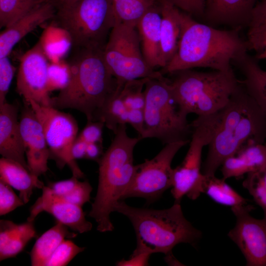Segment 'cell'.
I'll return each instance as SVG.
<instances>
[{"label": "cell", "instance_id": "1", "mask_svg": "<svg viewBox=\"0 0 266 266\" xmlns=\"http://www.w3.org/2000/svg\"><path fill=\"white\" fill-rule=\"evenodd\" d=\"M240 29L221 30L199 22L182 12L181 33L177 50L161 73H172L195 67L217 70L232 68L233 60L248 51Z\"/></svg>", "mask_w": 266, "mask_h": 266}, {"label": "cell", "instance_id": "2", "mask_svg": "<svg viewBox=\"0 0 266 266\" xmlns=\"http://www.w3.org/2000/svg\"><path fill=\"white\" fill-rule=\"evenodd\" d=\"M69 63L71 76L68 85L51 98L57 109L70 108L94 121L100 110L113 96L119 84L107 67L103 49L74 48Z\"/></svg>", "mask_w": 266, "mask_h": 266}, {"label": "cell", "instance_id": "3", "mask_svg": "<svg viewBox=\"0 0 266 266\" xmlns=\"http://www.w3.org/2000/svg\"><path fill=\"white\" fill-rule=\"evenodd\" d=\"M220 112L218 126L202 165L206 176L215 175L223 163L244 145L266 141V118L241 83Z\"/></svg>", "mask_w": 266, "mask_h": 266}, {"label": "cell", "instance_id": "4", "mask_svg": "<svg viewBox=\"0 0 266 266\" xmlns=\"http://www.w3.org/2000/svg\"><path fill=\"white\" fill-rule=\"evenodd\" d=\"M109 147L98 161L99 183L96 196L89 212L97 223L98 231L114 230L110 219L118 203L132 184L136 170L133 153L141 138L131 137L127 133L126 124L120 125Z\"/></svg>", "mask_w": 266, "mask_h": 266}, {"label": "cell", "instance_id": "5", "mask_svg": "<svg viewBox=\"0 0 266 266\" xmlns=\"http://www.w3.org/2000/svg\"><path fill=\"white\" fill-rule=\"evenodd\" d=\"M115 211L127 217L134 228L137 245L133 254L167 255L176 245H194L201 236V232L184 217L180 202H174L167 209L156 210L132 207L121 200Z\"/></svg>", "mask_w": 266, "mask_h": 266}, {"label": "cell", "instance_id": "6", "mask_svg": "<svg viewBox=\"0 0 266 266\" xmlns=\"http://www.w3.org/2000/svg\"><path fill=\"white\" fill-rule=\"evenodd\" d=\"M174 74L169 84L174 100L184 115L198 116L222 110L240 84L232 68L227 70H182Z\"/></svg>", "mask_w": 266, "mask_h": 266}, {"label": "cell", "instance_id": "7", "mask_svg": "<svg viewBox=\"0 0 266 266\" xmlns=\"http://www.w3.org/2000/svg\"><path fill=\"white\" fill-rule=\"evenodd\" d=\"M74 48L103 49L116 20L111 0H71L56 10Z\"/></svg>", "mask_w": 266, "mask_h": 266}, {"label": "cell", "instance_id": "8", "mask_svg": "<svg viewBox=\"0 0 266 266\" xmlns=\"http://www.w3.org/2000/svg\"><path fill=\"white\" fill-rule=\"evenodd\" d=\"M144 92V127L141 139L155 138L165 144L189 140L191 124L174 100L169 80L163 76L149 78Z\"/></svg>", "mask_w": 266, "mask_h": 266}, {"label": "cell", "instance_id": "9", "mask_svg": "<svg viewBox=\"0 0 266 266\" xmlns=\"http://www.w3.org/2000/svg\"><path fill=\"white\" fill-rule=\"evenodd\" d=\"M105 62L119 84L163 75L151 68L143 57L136 25L116 22L103 49Z\"/></svg>", "mask_w": 266, "mask_h": 266}, {"label": "cell", "instance_id": "10", "mask_svg": "<svg viewBox=\"0 0 266 266\" xmlns=\"http://www.w3.org/2000/svg\"><path fill=\"white\" fill-rule=\"evenodd\" d=\"M220 117V111L198 116L191 124V139L182 163L173 169L171 193L174 202H180L186 196L195 200L202 192L204 175L202 172L203 148L208 145L215 134Z\"/></svg>", "mask_w": 266, "mask_h": 266}, {"label": "cell", "instance_id": "11", "mask_svg": "<svg viewBox=\"0 0 266 266\" xmlns=\"http://www.w3.org/2000/svg\"><path fill=\"white\" fill-rule=\"evenodd\" d=\"M26 102L33 109L42 127L50 157L55 159L61 168L67 165L73 176L78 179L84 177L83 172L71 154V146L78 130L75 119L53 106L43 105L33 100Z\"/></svg>", "mask_w": 266, "mask_h": 266}, {"label": "cell", "instance_id": "12", "mask_svg": "<svg viewBox=\"0 0 266 266\" xmlns=\"http://www.w3.org/2000/svg\"><path fill=\"white\" fill-rule=\"evenodd\" d=\"M189 142L181 140L166 144L153 158L136 165L134 178L122 200L139 197L152 203L159 199L165 191L171 188L173 169L171 163L175 155Z\"/></svg>", "mask_w": 266, "mask_h": 266}, {"label": "cell", "instance_id": "13", "mask_svg": "<svg viewBox=\"0 0 266 266\" xmlns=\"http://www.w3.org/2000/svg\"><path fill=\"white\" fill-rule=\"evenodd\" d=\"M235 216V226L228 233L244 255L246 266H266V217L251 216L254 207L249 204L231 207Z\"/></svg>", "mask_w": 266, "mask_h": 266}, {"label": "cell", "instance_id": "14", "mask_svg": "<svg viewBox=\"0 0 266 266\" xmlns=\"http://www.w3.org/2000/svg\"><path fill=\"white\" fill-rule=\"evenodd\" d=\"M48 61L39 40L21 57L16 90L26 102L33 100L51 106V98L47 89Z\"/></svg>", "mask_w": 266, "mask_h": 266}, {"label": "cell", "instance_id": "15", "mask_svg": "<svg viewBox=\"0 0 266 266\" xmlns=\"http://www.w3.org/2000/svg\"><path fill=\"white\" fill-rule=\"evenodd\" d=\"M19 122L29 169L39 177L49 169L48 161L50 152L42 127L26 102L22 108Z\"/></svg>", "mask_w": 266, "mask_h": 266}, {"label": "cell", "instance_id": "16", "mask_svg": "<svg viewBox=\"0 0 266 266\" xmlns=\"http://www.w3.org/2000/svg\"><path fill=\"white\" fill-rule=\"evenodd\" d=\"M44 211L77 233H86L92 228V224L86 219L82 207L59 198L45 185L42 189V195L31 207L27 221H33L39 213Z\"/></svg>", "mask_w": 266, "mask_h": 266}, {"label": "cell", "instance_id": "17", "mask_svg": "<svg viewBox=\"0 0 266 266\" xmlns=\"http://www.w3.org/2000/svg\"><path fill=\"white\" fill-rule=\"evenodd\" d=\"M258 0H204L206 24L241 30L247 27Z\"/></svg>", "mask_w": 266, "mask_h": 266}, {"label": "cell", "instance_id": "18", "mask_svg": "<svg viewBox=\"0 0 266 266\" xmlns=\"http://www.w3.org/2000/svg\"><path fill=\"white\" fill-rule=\"evenodd\" d=\"M18 115L15 104L6 101L0 106V154L29 169Z\"/></svg>", "mask_w": 266, "mask_h": 266}, {"label": "cell", "instance_id": "19", "mask_svg": "<svg viewBox=\"0 0 266 266\" xmlns=\"http://www.w3.org/2000/svg\"><path fill=\"white\" fill-rule=\"evenodd\" d=\"M56 8L45 1L5 28L0 34V58L7 57L27 34L46 21L54 18Z\"/></svg>", "mask_w": 266, "mask_h": 266}, {"label": "cell", "instance_id": "20", "mask_svg": "<svg viewBox=\"0 0 266 266\" xmlns=\"http://www.w3.org/2000/svg\"><path fill=\"white\" fill-rule=\"evenodd\" d=\"M162 20L159 67L164 68L174 56L181 33L182 12L166 0H160Z\"/></svg>", "mask_w": 266, "mask_h": 266}, {"label": "cell", "instance_id": "21", "mask_svg": "<svg viewBox=\"0 0 266 266\" xmlns=\"http://www.w3.org/2000/svg\"><path fill=\"white\" fill-rule=\"evenodd\" d=\"M266 168V143H248L221 165L224 179L238 177Z\"/></svg>", "mask_w": 266, "mask_h": 266}, {"label": "cell", "instance_id": "22", "mask_svg": "<svg viewBox=\"0 0 266 266\" xmlns=\"http://www.w3.org/2000/svg\"><path fill=\"white\" fill-rule=\"evenodd\" d=\"M232 64L243 75L244 79L241 82L244 89L266 118V70L248 51L239 55Z\"/></svg>", "mask_w": 266, "mask_h": 266}, {"label": "cell", "instance_id": "23", "mask_svg": "<svg viewBox=\"0 0 266 266\" xmlns=\"http://www.w3.org/2000/svg\"><path fill=\"white\" fill-rule=\"evenodd\" d=\"M161 20L160 3L149 8L136 25L143 57L153 69L159 67Z\"/></svg>", "mask_w": 266, "mask_h": 266}, {"label": "cell", "instance_id": "24", "mask_svg": "<svg viewBox=\"0 0 266 266\" xmlns=\"http://www.w3.org/2000/svg\"><path fill=\"white\" fill-rule=\"evenodd\" d=\"M0 180L19 192V197L25 204L28 203L35 188L44 186L38 177L14 160L1 157L0 159Z\"/></svg>", "mask_w": 266, "mask_h": 266}, {"label": "cell", "instance_id": "25", "mask_svg": "<svg viewBox=\"0 0 266 266\" xmlns=\"http://www.w3.org/2000/svg\"><path fill=\"white\" fill-rule=\"evenodd\" d=\"M60 222L45 232L35 241L31 252L33 266H45L51 256L66 238H73L77 233H71Z\"/></svg>", "mask_w": 266, "mask_h": 266}, {"label": "cell", "instance_id": "26", "mask_svg": "<svg viewBox=\"0 0 266 266\" xmlns=\"http://www.w3.org/2000/svg\"><path fill=\"white\" fill-rule=\"evenodd\" d=\"M39 41L50 62L62 60L72 46L69 34L59 26L47 27L42 33Z\"/></svg>", "mask_w": 266, "mask_h": 266}, {"label": "cell", "instance_id": "27", "mask_svg": "<svg viewBox=\"0 0 266 266\" xmlns=\"http://www.w3.org/2000/svg\"><path fill=\"white\" fill-rule=\"evenodd\" d=\"M203 193L215 202L231 207L247 204V200L227 184L223 178L206 176L202 184Z\"/></svg>", "mask_w": 266, "mask_h": 266}, {"label": "cell", "instance_id": "28", "mask_svg": "<svg viewBox=\"0 0 266 266\" xmlns=\"http://www.w3.org/2000/svg\"><path fill=\"white\" fill-rule=\"evenodd\" d=\"M123 85H119L115 93L100 110L94 120L102 122L114 133L120 125L127 124L128 109L120 95V90Z\"/></svg>", "mask_w": 266, "mask_h": 266}, {"label": "cell", "instance_id": "29", "mask_svg": "<svg viewBox=\"0 0 266 266\" xmlns=\"http://www.w3.org/2000/svg\"><path fill=\"white\" fill-rule=\"evenodd\" d=\"M160 0H111L116 22L136 25L139 19Z\"/></svg>", "mask_w": 266, "mask_h": 266}, {"label": "cell", "instance_id": "30", "mask_svg": "<svg viewBox=\"0 0 266 266\" xmlns=\"http://www.w3.org/2000/svg\"><path fill=\"white\" fill-rule=\"evenodd\" d=\"M46 0H0V27L6 28Z\"/></svg>", "mask_w": 266, "mask_h": 266}, {"label": "cell", "instance_id": "31", "mask_svg": "<svg viewBox=\"0 0 266 266\" xmlns=\"http://www.w3.org/2000/svg\"><path fill=\"white\" fill-rule=\"evenodd\" d=\"M36 234L33 221H27L19 224L17 232L9 242L0 249V261L15 257L21 252Z\"/></svg>", "mask_w": 266, "mask_h": 266}, {"label": "cell", "instance_id": "32", "mask_svg": "<svg viewBox=\"0 0 266 266\" xmlns=\"http://www.w3.org/2000/svg\"><path fill=\"white\" fill-rule=\"evenodd\" d=\"M247 28L246 41L249 50H253L266 32V0L257 1Z\"/></svg>", "mask_w": 266, "mask_h": 266}, {"label": "cell", "instance_id": "33", "mask_svg": "<svg viewBox=\"0 0 266 266\" xmlns=\"http://www.w3.org/2000/svg\"><path fill=\"white\" fill-rule=\"evenodd\" d=\"M149 78H143L126 82L120 90V95L128 109L144 111L145 106V84Z\"/></svg>", "mask_w": 266, "mask_h": 266}, {"label": "cell", "instance_id": "34", "mask_svg": "<svg viewBox=\"0 0 266 266\" xmlns=\"http://www.w3.org/2000/svg\"><path fill=\"white\" fill-rule=\"evenodd\" d=\"M242 185L266 217V168L247 174Z\"/></svg>", "mask_w": 266, "mask_h": 266}, {"label": "cell", "instance_id": "35", "mask_svg": "<svg viewBox=\"0 0 266 266\" xmlns=\"http://www.w3.org/2000/svg\"><path fill=\"white\" fill-rule=\"evenodd\" d=\"M71 76L70 64L64 61L49 62L47 69V89L50 92L62 90L69 83Z\"/></svg>", "mask_w": 266, "mask_h": 266}, {"label": "cell", "instance_id": "36", "mask_svg": "<svg viewBox=\"0 0 266 266\" xmlns=\"http://www.w3.org/2000/svg\"><path fill=\"white\" fill-rule=\"evenodd\" d=\"M70 240L65 239L58 246L47 262L45 266H65L79 253L85 250Z\"/></svg>", "mask_w": 266, "mask_h": 266}, {"label": "cell", "instance_id": "37", "mask_svg": "<svg viewBox=\"0 0 266 266\" xmlns=\"http://www.w3.org/2000/svg\"><path fill=\"white\" fill-rule=\"evenodd\" d=\"M22 200L12 190V188L0 180V215H4L24 204Z\"/></svg>", "mask_w": 266, "mask_h": 266}, {"label": "cell", "instance_id": "38", "mask_svg": "<svg viewBox=\"0 0 266 266\" xmlns=\"http://www.w3.org/2000/svg\"><path fill=\"white\" fill-rule=\"evenodd\" d=\"M16 70L8 56L0 58V106L6 102V96Z\"/></svg>", "mask_w": 266, "mask_h": 266}, {"label": "cell", "instance_id": "39", "mask_svg": "<svg viewBox=\"0 0 266 266\" xmlns=\"http://www.w3.org/2000/svg\"><path fill=\"white\" fill-rule=\"evenodd\" d=\"M92 191V187L88 181H79L69 193L62 197H58L68 202L82 207L90 201Z\"/></svg>", "mask_w": 266, "mask_h": 266}, {"label": "cell", "instance_id": "40", "mask_svg": "<svg viewBox=\"0 0 266 266\" xmlns=\"http://www.w3.org/2000/svg\"><path fill=\"white\" fill-rule=\"evenodd\" d=\"M105 126L103 123L99 121H87V123L78 135L87 143H102V130Z\"/></svg>", "mask_w": 266, "mask_h": 266}, {"label": "cell", "instance_id": "41", "mask_svg": "<svg viewBox=\"0 0 266 266\" xmlns=\"http://www.w3.org/2000/svg\"><path fill=\"white\" fill-rule=\"evenodd\" d=\"M190 15L202 17L204 0H166Z\"/></svg>", "mask_w": 266, "mask_h": 266}, {"label": "cell", "instance_id": "42", "mask_svg": "<svg viewBox=\"0 0 266 266\" xmlns=\"http://www.w3.org/2000/svg\"><path fill=\"white\" fill-rule=\"evenodd\" d=\"M78 179L72 175L69 179L50 183L47 186L55 195L62 197L69 193L74 189L79 181Z\"/></svg>", "mask_w": 266, "mask_h": 266}, {"label": "cell", "instance_id": "43", "mask_svg": "<svg viewBox=\"0 0 266 266\" xmlns=\"http://www.w3.org/2000/svg\"><path fill=\"white\" fill-rule=\"evenodd\" d=\"M19 224L12 221H0V249L3 248L17 232Z\"/></svg>", "mask_w": 266, "mask_h": 266}, {"label": "cell", "instance_id": "44", "mask_svg": "<svg viewBox=\"0 0 266 266\" xmlns=\"http://www.w3.org/2000/svg\"><path fill=\"white\" fill-rule=\"evenodd\" d=\"M127 124L131 125L140 137L144 132V111L140 109H128Z\"/></svg>", "mask_w": 266, "mask_h": 266}, {"label": "cell", "instance_id": "45", "mask_svg": "<svg viewBox=\"0 0 266 266\" xmlns=\"http://www.w3.org/2000/svg\"><path fill=\"white\" fill-rule=\"evenodd\" d=\"M87 144L77 135L71 148V156L74 160L85 159Z\"/></svg>", "mask_w": 266, "mask_h": 266}, {"label": "cell", "instance_id": "46", "mask_svg": "<svg viewBox=\"0 0 266 266\" xmlns=\"http://www.w3.org/2000/svg\"><path fill=\"white\" fill-rule=\"evenodd\" d=\"M150 255L146 254H133L128 260H122L117 263V266H146L148 265Z\"/></svg>", "mask_w": 266, "mask_h": 266}, {"label": "cell", "instance_id": "47", "mask_svg": "<svg viewBox=\"0 0 266 266\" xmlns=\"http://www.w3.org/2000/svg\"><path fill=\"white\" fill-rule=\"evenodd\" d=\"M103 154L102 143H89L87 144L85 159L98 162Z\"/></svg>", "mask_w": 266, "mask_h": 266}, {"label": "cell", "instance_id": "48", "mask_svg": "<svg viewBox=\"0 0 266 266\" xmlns=\"http://www.w3.org/2000/svg\"><path fill=\"white\" fill-rule=\"evenodd\" d=\"M256 53L257 59L266 60V32L263 35L256 46L254 49Z\"/></svg>", "mask_w": 266, "mask_h": 266}, {"label": "cell", "instance_id": "49", "mask_svg": "<svg viewBox=\"0 0 266 266\" xmlns=\"http://www.w3.org/2000/svg\"><path fill=\"white\" fill-rule=\"evenodd\" d=\"M51 3L56 9H58L64 4L71 0H46Z\"/></svg>", "mask_w": 266, "mask_h": 266}, {"label": "cell", "instance_id": "50", "mask_svg": "<svg viewBox=\"0 0 266 266\" xmlns=\"http://www.w3.org/2000/svg\"></svg>", "mask_w": 266, "mask_h": 266}]
</instances>
